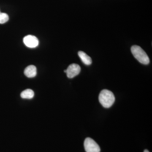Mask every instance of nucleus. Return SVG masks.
Masks as SVG:
<instances>
[{
    "mask_svg": "<svg viewBox=\"0 0 152 152\" xmlns=\"http://www.w3.org/2000/svg\"><path fill=\"white\" fill-rule=\"evenodd\" d=\"M99 99L101 104L106 108L110 107L115 101L114 94L111 91L107 89L101 91Z\"/></svg>",
    "mask_w": 152,
    "mask_h": 152,
    "instance_id": "nucleus-1",
    "label": "nucleus"
},
{
    "mask_svg": "<svg viewBox=\"0 0 152 152\" xmlns=\"http://www.w3.org/2000/svg\"><path fill=\"white\" fill-rule=\"evenodd\" d=\"M24 74L28 77H34L37 75V68L34 65L28 66L25 69Z\"/></svg>",
    "mask_w": 152,
    "mask_h": 152,
    "instance_id": "nucleus-6",
    "label": "nucleus"
},
{
    "mask_svg": "<svg viewBox=\"0 0 152 152\" xmlns=\"http://www.w3.org/2000/svg\"><path fill=\"white\" fill-rule=\"evenodd\" d=\"M144 152H150L148 150H145Z\"/></svg>",
    "mask_w": 152,
    "mask_h": 152,
    "instance_id": "nucleus-10",
    "label": "nucleus"
},
{
    "mask_svg": "<svg viewBox=\"0 0 152 152\" xmlns=\"http://www.w3.org/2000/svg\"><path fill=\"white\" fill-rule=\"evenodd\" d=\"M8 15L5 13H0V24H4L9 20Z\"/></svg>",
    "mask_w": 152,
    "mask_h": 152,
    "instance_id": "nucleus-9",
    "label": "nucleus"
},
{
    "mask_svg": "<svg viewBox=\"0 0 152 152\" xmlns=\"http://www.w3.org/2000/svg\"><path fill=\"white\" fill-rule=\"evenodd\" d=\"M21 97L24 99H31L34 96V93L33 90L28 89L23 91L21 94Z\"/></svg>",
    "mask_w": 152,
    "mask_h": 152,
    "instance_id": "nucleus-8",
    "label": "nucleus"
},
{
    "mask_svg": "<svg viewBox=\"0 0 152 152\" xmlns=\"http://www.w3.org/2000/svg\"><path fill=\"white\" fill-rule=\"evenodd\" d=\"M85 151L86 152H100L99 146L91 138L86 139L84 143Z\"/></svg>",
    "mask_w": 152,
    "mask_h": 152,
    "instance_id": "nucleus-3",
    "label": "nucleus"
},
{
    "mask_svg": "<svg viewBox=\"0 0 152 152\" xmlns=\"http://www.w3.org/2000/svg\"><path fill=\"white\" fill-rule=\"evenodd\" d=\"M78 56L82 62L86 65H90L92 63L91 58L85 52L80 51L78 52Z\"/></svg>",
    "mask_w": 152,
    "mask_h": 152,
    "instance_id": "nucleus-7",
    "label": "nucleus"
},
{
    "mask_svg": "<svg viewBox=\"0 0 152 152\" xmlns=\"http://www.w3.org/2000/svg\"><path fill=\"white\" fill-rule=\"evenodd\" d=\"M24 43L27 47L30 48H35L39 45L37 38L33 35L26 36L23 39Z\"/></svg>",
    "mask_w": 152,
    "mask_h": 152,
    "instance_id": "nucleus-5",
    "label": "nucleus"
},
{
    "mask_svg": "<svg viewBox=\"0 0 152 152\" xmlns=\"http://www.w3.org/2000/svg\"><path fill=\"white\" fill-rule=\"evenodd\" d=\"M81 71L79 65L76 64H71L66 69V74L69 78H72L78 75Z\"/></svg>",
    "mask_w": 152,
    "mask_h": 152,
    "instance_id": "nucleus-4",
    "label": "nucleus"
},
{
    "mask_svg": "<svg viewBox=\"0 0 152 152\" xmlns=\"http://www.w3.org/2000/svg\"><path fill=\"white\" fill-rule=\"evenodd\" d=\"M0 13H1V12H0Z\"/></svg>",
    "mask_w": 152,
    "mask_h": 152,
    "instance_id": "nucleus-11",
    "label": "nucleus"
},
{
    "mask_svg": "<svg viewBox=\"0 0 152 152\" xmlns=\"http://www.w3.org/2000/svg\"><path fill=\"white\" fill-rule=\"evenodd\" d=\"M131 52L136 59L140 63L145 65L149 64V58L140 47L137 45L132 46L131 48Z\"/></svg>",
    "mask_w": 152,
    "mask_h": 152,
    "instance_id": "nucleus-2",
    "label": "nucleus"
}]
</instances>
